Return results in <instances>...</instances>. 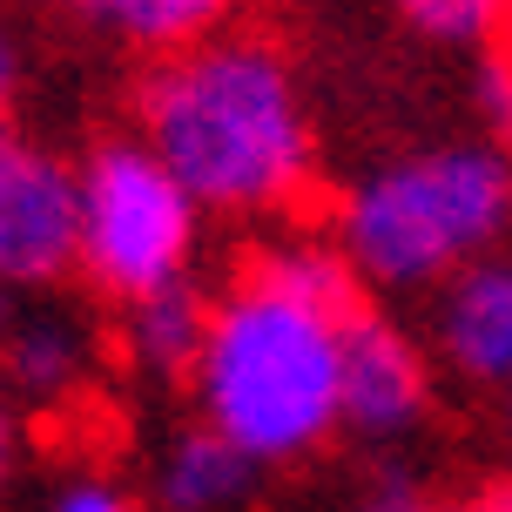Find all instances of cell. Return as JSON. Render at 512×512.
Wrapping results in <instances>:
<instances>
[{"label":"cell","mask_w":512,"mask_h":512,"mask_svg":"<svg viewBox=\"0 0 512 512\" xmlns=\"http://www.w3.org/2000/svg\"><path fill=\"white\" fill-rule=\"evenodd\" d=\"M358 310V270L337 243L290 236L256 250L209 304L189 371L196 418L263 472L317 459L344 432V337Z\"/></svg>","instance_id":"6da1fadb"},{"label":"cell","mask_w":512,"mask_h":512,"mask_svg":"<svg viewBox=\"0 0 512 512\" xmlns=\"http://www.w3.org/2000/svg\"><path fill=\"white\" fill-rule=\"evenodd\" d=\"M142 142L189 182L209 216L243 223L297 209L317 176V128L290 54L236 27L149 68Z\"/></svg>","instance_id":"7a4b0ae2"},{"label":"cell","mask_w":512,"mask_h":512,"mask_svg":"<svg viewBox=\"0 0 512 512\" xmlns=\"http://www.w3.org/2000/svg\"><path fill=\"white\" fill-rule=\"evenodd\" d=\"M331 243L371 290H438L512 243V149L425 142L384 155L337 196Z\"/></svg>","instance_id":"3957f363"},{"label":"cell","mask_w":512,"mask_h":512,"mask_svg":"<svg viewBox=\"0 0 512 512\" xmlns=\"http://www.w3.org/2000/svg\"><path fill=\"white\" fill-rule=\"evenodd\" d=\"M75 176H81V263L75 270L108 304H135L149 290L189 283L209 209L189 196V182L142 135L135 142H102Z\"/></svg>","instance_id":"277c9868"},{"label":"cell","mask_w":512,"mask_h":512,"mask_svg":"<svg viewBox=\"0 0 512 512\" xmlns=\"http://www.w3.org/2000/svg\"><path fill=\"white\" fill-rule=\"evenodd\" d=\"M81 263V176L61 155L0 135V283L41 297Z\"/></svg>","instance_id":"5b68a950"},{"label":"cell","mask_w":512,"mask_h":512,"mask_svg":"<svg viewBox=\"0 0 512 512\" xmlns=\"http://www.w3.org/2000/svg\"><path fill=\"white\" fill-rule=\"evenodd\" d=\"M425 418H432L425 344L378 310H358L344 337V432L364 445H405Z\"/></svg>","instance_id":"8992f818"},{"label":"cell","mask_w":512,"mask_h":512,"mask_svg":"<svg viewBox=\"0 0 512 512\" xmlns=\"http://www.w3.org/2000/svg\"><path fill=\"white\" fill-rule=\"evenodd\" d=\"M432 351L472 391H512V243L432 290Z\"/></svg>","instance_id":"52a82bcc"},{"label":"cell","mask_w":512,"mask_h":512,"mask_svg":"<svg viewBox=\"0 0 512 512\" xmlns=\"http://www.w3.org/2000/svg\"><path fill=\"white\" fill-rule=\"evenodd\" d=\"M102 371V331L88 324V310L61 297L21 304L7 351H0V391L27 411H68Z\"/></svg>","instance_id":"ba28073f"},{"label":"cell","mask_w":512,"mask_h":512,"mask_svg":"<svg viewBox=\"0 0 512 512\" xmlns=\"http://www.w3.org/2000/svg\"><path fill=\"white\" fill-rule=\"evenodd\" d=\"M256 472L263 465H250L230 438L196 418L176 438H162L149 465V499L155 512H243V499L256 492Z\"/></svg>","instance_id":"9c48e42d"},{"label":"cell","mask_w":512,"mask_h":512,"mask_svg":"<svg viewBox=\"0 0 512 512\" xmlns=\"http://www.w3.org/2000/svg\"><path fill=\"white\" fill-rule=\"evenodd\" d=\"M68 7L95 34L162 61V54H182L196 41H209V34H230L243 0H68Z\"/></svg>","instance_id":"30bf717a"},{"label":"cell","mask_w":512,"mask_h":512,"mask_svg":"<svg viewBox=\"0 0 512 512\" xmlns=\"http://www.w3.org/2000/svg\"><path fill=\"white\" fill-rule=\"evenodd\" d=\"M203 331H209V304L189 283H169V290H149V297L122 304V358L142 378H189L196 351H203Z\"/></svg>","instance_id":"8fae6325"},{"label":"cell","mask_w":512,"mask_h":512,"mask_svg":"<svg viewBox=\"0 0 512 512\" xmlns=\"http://www.w3.org/2000/svg\"><path fill=\"white\" fill-rule=\"evenodd\" d=\"M398 14L445 48H486V41H499L506 0H398Z\"/></svg>","instance_id":"7c38bea8"},{"label":"cell","mask_w":512,"mask_h":512,"mask_svg":"<svg viewBox=\"0 0 512 512\" xmlns=\"http://www.w3.org/2000/svg\"><path fill=\"white\" fill-rule=\"evenodd\" d=\"M41 512H142V499H135L122 479H108V472H68V479L41 499Z\"/></svg>","instance_id":"4fadbf2b"},{"label":"cell","mask_w":512,"mask_h":512,"mask_svg":"<svg viewBox=\"0 0 512 512\" xmlns=\"http://www.w3.org/2000/svg\"><path fill=\"white\" fill-rule=\"evenodd\" d=\"M351 512H459V506H445L418 472H378V479L358 492Z\"/></svg>","instance_id":"5bb4252c"},{"label":"cell","mask_w":512,"mask_h":512,"mask_svg":"<svg viewBox=\"0 0 512 512\" xmlns=\"http://www.w3.org/2000/svg\"><path fill=\"white\" fill-rule=\"evenodd\" d=\"M14 459H21V405L0 391V486L14 479Z\"/></svg>","instance_id":"9a60e30c"},{"label":"cell","mask_w":512,"mask_h":512,"mask_svg":"<svg viewBox=\"0 0 512 512\" xmlns=\"http://www.w3.org/2000/svg\"><path fill=\"white\" fill-rule=\"evenodd\" d=\"M21 95V48H14V34L0 27V135H7V108Z\"/></svg>","instance_id":"2e32d148"},{"label":"cell","mask_w":512,"mask_h":512,"mask_svg":"<svg viewBox=\"0 0 512 512\" xmlns=\"http://www.w3.org/2000/svg\"><path fill=\"white\" fill-rule=\"evenodd\" d=\"M459 512H512V479H499V486H486V492H472Z\"/></svg>","instance_id":"e0dca14e"},{"label":"cell","mask_w":512,"mask_h":512,"mask_svg":"<svg viewBox=\"0 0 512 512\" xmlns=\"http://www.w3.org/2000/svg\"><path fill=\"white\" fill-rule=\"evenodd\" d=\"M14 317H21V290H14V283H0V351H7V331H14Z\"/></svg>","instance_id":"ac0fdd59"},{"label":"cell","mask_w":512,"mask_h":512,"mask_svg":"<svg viewBox=\"0 0 512 512\" xmlns=\"http://www.w3.org/2000/svg\"><path fill=\"white\" fill-rule=\"evenodd\" d=\"M499 452H506V479H512V391H499Z\"/></svg>","instance_id":"d6986e66"},{"label":"cell","mask_w":512,"mask_h":512,"mask_svg":"<svg viewBox=\"0 0 512 512\" xmlns=\"http://www.w3.org/2000/svg\"><path fill=\"white\" fill-rule=\"evenodd\" d=\"M499 54L512 61V0H506V21H499Z\"/></svg>","instance_id":"ffe728a7"}]
</instances>
